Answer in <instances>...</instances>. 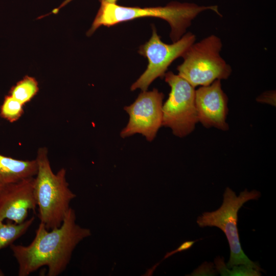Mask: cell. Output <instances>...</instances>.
I'll list each match as a JSON object with an SVG mask.
<instances>
[{
  "label": "cell",
  "mask_w": 276,
  "mask_h": 276,
  "mask_svg": "<svg viewBox=\"0 0 276 276\" xmlns=\"http://www.w3.org/2000/svg\"><path fill=\"white\" fill-rule=\"evenodd\" d=\"M37 172L36 159L20 160L0 154V192L13 183L34 177Z\"/></svg>",
  "instance_id": "cell-11"
},
{
  "label": "cell",
  "mask_w": 276,
  "mask_h": 276,
  "mask_svg": "<svg viewBox=\"0 0 276 276\" xmlns=\"http://www.w3.org/2000/svg\"><path fill=\"white\" fill-rule=\"evenodd\" d=\"M75 211L70 208L61 225L48 229L40 222L31 243L28 245H10L18 264V275L28 276L43 266L48 268V276H57L66 268L73 252L90 230L76 223Z\"/></svg>",
  "instance_id": "cell-1"
},
{
  "label": "cell",
  "mask_w": 276,
  "mask_h": 276,
  "mask_svg": "<svg viewBox=\"0 0 276 276\" xmlns=\"http://www.w3.org/2000/svg\"><path fill=\"white\" fill-rule=\"evenodd\" d=\"M100 2H105L111 4H116L118 0H100Z\"/></svg>",
  "instance_id": "cell-19"
},
{
  "label": "cell",
  "mask_w": 276,
  "mask_h": 276,
  "mask_svg": "<svg viewBox=\"0 0 276 276\" xmlns=\"http://www.w3.org/2000/svg\"><path fill=\"white\" fill-rule=\"evenodd\" d=\"M73 0H65L62 4L59 7H58L57 8H56V9L54 10L53 11V12L54 13H56L58 12V11L62 7H63V6H65L66 4H67L68 3H70V2H71Z\"/></svg>",
  "instance_id": "cell-18"
},
{
  "label": "cell",
  "mask_w": 276,
  "mask_h": 276,
  "mask_svg": "<svg viewBox=\"0 0 276 276\" xmlns=\"http://www.w3.org/2000/svg\"><path fill=\"white\" fill-rule=\"evenodd\" d=\"M152 29L151 37L141 45L138 51L140 54L148 59L147 67L132 84L130 87L131 90L138 88L142 91L147 90L154 80L164 76L172 62L177 58L182 57L196 40L195 35L188 32L172 44H166L161 40L155 27H153Z\"/></svg>",
  "instance_id": "cell-7"
},
{
  "label": "cell",
  "mask_w": 276,
  "mask_h": 276,
  "mask_svg": "<svg viewBox=\"0 0 276 276\" xmlns=\"http://www.w3.org/2000/svg\"><path fill=\"white\" fill-rule=\"evenodd\" d=\"M34 177L13 183L0 192L1 221L7 219L21 223L27 220L29 211H35L37 204L34 193Z\"/></svg>",
  "instance_id": "cell-10"
},
{
  "label": "cell",
  "mask_w": 276,
  "mask_h": 276,
  "mask_svg": "<svg viewBox=\"0 0 276 276\" xmlns=\"http://www.w3.org/2000/svg\"><path fill=\"white\" fill-rule=\"evenodd\" d=\"M228 98L222 89L220 80L195 90V104L198 121L205 127L227 130L226 122Z\"/></svg>",
  "instance_id": "cell-9"
},
{
  "label": "cell",
  "mask_w": 276,
  "mask_h": 276,
  "mask_svg": "<svg viewBox=\"0 0 276 276\" xmlns=\"http://www.w3.org/2000/svg\"><path fill=\"white\" fill-rule=\"evenodd\" d=\"M261 193L247 189L241 192L238 196L231 189L226 188L221 206L212 212H204L197 219L201 227L216 226L225 234L230 248V257L226 267L229 269L234 265L241 264L251 267L257 271L263 270L257 262L251 261L245 254L240 243L237 228L238 212L243 204L251 200H258Z\"/></svg>",
  "instance_id": "cell-4"
},
{
  "label": "cell",
  "mask_w": 276,
  "mask_h": 276,
  "mask_svg": "<svg viewBox=\"0 0 276 276\" xmlns=\"http://www.w3.org/2000/svg\"><path fill=\"white\" fill-rule=\"evenodd\" d=\"M37 172L34 177V193L40 222L50 230L60 226L69 210L70 203L76 197L69 188L66 170L56 174L52 171L45 147L37 153Z\"/></svg>",
  "instance_id": "cell-3"
},
{
  "label": "cell",
  "mask_w": 276,
  "mask_h": 276,
  "mask_svg": "<svg viewBox=\"0 0 276 276\" xmlns=\"http://www.w3.org/2000/svg\"><path fill=\"white\" fill-rule=\"evenodd\" d=\"M38 89L36 80L26 76L11 88L10 95L24 105L35 96Z\"/></svg>",
  "instance_id": "cell-13"
},
{
  "label": "cell",
  "mask_w": 276,
  "mask_h": 276,
  "mask_svg": "<svg viewBox=\"0 0 276 276\" xmlns=\"http://www.w3.org/2000/svg\"><path fill=\"white\" fill-rule=\"evenodd\" d=\"M164 76L171 91L163 105L162 126L171 128L175 135L183 137L191 133L199 122L195 87L172 72L166 73Z\"/></svg>",
  "instance_id": "cell-6"
},
{
  "label": "cell",
  "mask_w": 276,
  "mask_h": 276,
  "mask_svg": "<svg viewBox=\"0 0 276 276\" xmlns=\"http://www.w3.org/2000/svg\"><path fill=\"white\" fill-rule=\"evenodd\" d=\"M34 219V217H32L21 223H4L0 220V250L13 244L15 241L24 235Z\"/></svg>",
  "instance_id": "cell-12"
},
{
  "label": "cell",
  "mask_w": 276,
  "mask_h": 276,
  "mask_svg": "<svg viewBox=\"0 0 276 276\" xmlns=\"http://www.w3.org/2000/svg\"><path fill=\"white\" fill-rule=\"evenodd\" d=\"M23 106L22 104L11 96H7L1 106L0 116L10 122H14L22 114Z\"/></svg>",
  "instance_id": "cell-14"
},
{
  "label": "cell",
  "mask_w": 276,
  "mask_h": 276,
  "mask_svg": "<svg viewBox=\"0 0 276 276\" xmlns=\"http://www.w3.org/2000/svg\"><path fill=\"white\" fill-rule=\"evenodd\" d=\"M196 241H189L183 242L176 249L169 252H167L163 260L169 257L170 256H171L173 254H175L178 252H180L189 249L192 247V246Z\"/></svg>",
  "instance_id": "cell-17"
},
{
  "label": "cell",
  "mask_w": 276,
  "mask_h": 276,
  "mask_svg": "<svg viewBox=\"0 0 276 276\" xmlns=\"http://www.w3.org/2000/svg\"><path fill=\"white\" fill-rule=\"evenodd\" d=\"M215 272L212 263L205 262L194 270L191 275H214Z\"/></svg>",
  "instance_id": "cell-16"
},
{
  "label": "cell",
  "mask_w": 276,
  "mask_h": 276,
  "mask_svg": "<svg viewBox=\"0 0 276 276\" xmlns=\"http://www.w3.org/2000/svg\"><path fill=\"white\" fill-rule=\"evenodd\" d=\"M4 273L3 272V271L0 269V276H4Z\"/></svg>",
  "instance_id": "cell-20"
},
{
  "label": "cell",
  "mask_w": 276,
  "mask_h": 276,
  "mask_svg": "<svg viewBox=\"0 0 276 276\" xmlns=\"http://www.w3.org/2000/svg\"><path fill=\"white\" fill-rule=\"evenodd\" d=\"M164 98L163 93L156 88L142 91L132 104L124 107L129 118L120 136L125 138L139 133L149 142L153 140L162 126Z\"/></svg>",
  "instance_id": "cell-8"
},
{
  "label": "cell",
  "mask_w": 276,
  "mask_h": 276,
  "mask_svg": "<svg viewBox=\"0 0 276 276\" xmlns=\"http://www.w3.org/2000/svg\"><path fill=\"white\" fill-rule=\"evenodd\" d=\"M222 48L221 39L214 34L194 42L182 56L183 61L177 66L178 75L194 87L227 79L232 70L220 55Z\"/></svg>",
  "instance_id": "cell-5"
},
{
  "label": "cell",
  "mask_w": 276,
  "mask_h": 276,
  "mask_svg": "<svg viewBox=\"0 0 276 276\" xmlns=\"http://www.w3.org/2000/svg\"><path fill=\"white\" fill-rule=\"evenodd\" d=\"M97 12L87 34L91 35L102 26L111 27L125 21L144 17H157L167 21L171 27L170 36L173 42L185 34L192 21L201 12L210 10L221 16L217 6H198L193 3L173 2L165 6L128 7L117 4L100 2Z\"/></svg>",
  "instance_id": "cell-2"
},
{
  "label": "cell",
  "mask_w": 276,
  "mask_h": 276,
  "mask_svg": "<svg viewBox=\"0 0 276 276\" xmlns=\"http://www.w3.org/2000/svg\"><path fill=\"white\" fill-rule=\"evenodd\" d=\"M216 269L221 275L233 276H259L261 275L260 271H257L251 267L241 264L240 266L234 265L229 270L224 262V258L217 257L215 259Z\"/></svg>",
  "instance_id": "cell-15"
}]
</instances>
